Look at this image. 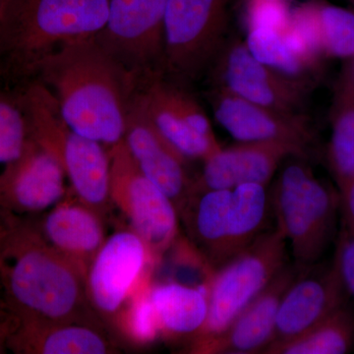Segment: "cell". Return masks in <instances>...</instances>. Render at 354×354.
I'll return each mask as SVG.
<instances>
[{"instance_id":"35","label":"cell","mask_w":354,"mask_h":354,"mask_svg":"<svg viewBox=\"0 0 354 354\" xmlns=\"http://www.w3.org/2000/svg\"><path fill=\"white\" fill-rule=\"evenodd\" d=\"M349 2H351V4H353L354 7V0H348Z\"/></svg>"},{"instance_id":"12","label":"cell","mask_w":354,"mask_h":354,"mask_svg":"<svg viewBox=\"0 0 354 354\" xmlns=\"http://www.w3.org/2000/svg\"><path fill=\"white\" fill-rule=\"evenodd\" d=\"M209 70L214 73L215 86L283 113H302L307 95L314 88L263 64L236 36L227 39Z\"/></svg>"},{"instance_id":"5","label":"cell","mask_w":354,"mask_h":354,"mask_svg":"<svg viewBox=\"0 0 354 354\" xmlns=\"http://www.w3.org/2000/svg\"><path fill=\"white\" fill-rule=\"evenodd\" d=\"M23 97L32 138L57 158L79 201L104 218L113 203L109 151L66 124L43 84L35 81L24 86Z\"/></svg>"},{"instance_id":"33","label":"cell","mask_w":354,"mask_h":354,"mask_svg":"<svg viewBox=\"0 0 354 354\" xmlns=\"http://www.w3.org/2000/svg\"><path fill=\"white\" fill-rule=\"evenodd\" d=\"M4 2L6 0H0V12H1L2 7H3Z\"/></svg>"},{"instance_id":"14","label":"cell","mask_w":354,"mask_h":354,"mask_svg":"<svg viewBox=\"0 0 354 354\" xmlns=\"http://www.w3.org/2000/svg\"><path fill=\"white\" fill-rule=\"evenodd\" d=\"M308 267L286 263L227 329L209 339L193 342L191 353L200 354L262 353L274 339L277 315L291 283Z\"/></svg>"},{"instance_id":"20","label":"cell","mask_w":354,"mask_h":354,"mask_svg":"<svg viewBox=\"0 0 354 354\" xmlns=\"http://www.w3.org/2000/svg\"><path fill=\"white\" fill-rule=\"evenodd\" d=\"M6 349L23 354H106L114 346L97 324L43 323L11 316Z\"/></svg>"},{"instance_id":"15","label":"cell","mask_w":354,"mask_h":354,"mask_svg":"<svg viewBox=\"0 0 354 354\" xmlns=\"http://www.w3.org/2000/svg\"><path fill=\"white\" fill-rule=\"evenodd\" d=\"M216 121L239 142H281L309 152L315 134L304 113L259 106L214 86L209 94Z\"/></svg>"},{"instance_id":"8","label":"cell","mask_w":354,"mask_h":354,"mask_svg":"<svg viewBox=\"0 0 354 354\" xmlns=\"http://www.w3.org/2000/svg\"><path fill=\"white\" fill-rule=\"evenodd\" d=\"M230 0H167L164 73L192 81L211 69L228 37Z\"/></svg>"},{"instance_id":"9","label":"cell","mask_w":354,"mask_h":354,"mask_svg":"<svg viewBox=\"0 0 354 354\" xmlns=\"http://www.w3.org/2000/svg\"><path fill=\"white\" fill-rule=\"evenodd\" d=\"M111 199L146 244L153 262L178 235V211L171 198L147 178L121 140L109 150Z\"/></svg>"},{"instance_id":"22","label":"cell","mask_w":354,"mask_h":354,"mask_svg":"<svg viewBox=\"0 0 354 354\" xmlns=\"http://www.w3.org/2000/svg\"><path fill=\"white\" fill-rule=\"evenodd\" d=\"M330 115L326 158L341 190L354 177V59L346 60L335 82Z\"/></svg>"},{"instance_id":"3","label":"cell","mask_w":354,"mask_h":354,"mask_svg":"<svg viewBox=\"0 0 354 354\" xmlns=\"http://www.w3.org/2000/svg\"><path fill=\"white\" fill-rule=\"evenodd\" d=\"M109 0H6L0 12V85L36 81L41 64L67 44L93 39Z\"/></svg>"},{"instance_id":"18","label":"cell","mask_w":354,"mask_h":354,"mask_svg":"<svg viewBox=\"0 0 354 354\" xmlns=\"http://www.w3.org/2000/svg\"><path fill=\"white\" fill-rule=\"evenodd\" d=\"M348 297L334 261L323 269H316L315 265L306 268L281 299L272 342L304 334L348 302Z\"/></svg>"},{"instance_id":"32","label":"cell","mask_w":354,"mask_h":354,"mask_svg":"<svg viewBox=\"0 0 354 354\" xmlns=\"http://www.w3.org/2000/svg\"><path fill=\"white\" fill-rule=\"evenodd\" d=\"M267 1L281 2V3H288V2L292 1V0H267Z\"/></svg>"},{"instance_id":"24","label":"cell","mask_w":354,"mask_h":354,"mask_svg":"<svg viewBox=\"0 0 354 354\" xmlns=\"http://www.w3.org/2000/svg\"><path fill=\"white\" fill-rule=\"evenodd\" d=\"M353 346L354 309L346 302L304 334L272 342L262 353L344 354Z\"/></svg>"},{"instance_id":"21","label":"cell","mask_w":354,"mask_h":354,"mask_svg":"<svg viewBox=\"0 0 354 354\" xmlns=\"http://www.w3.org/2000/svg\"><path fill=\"white\" fill-rule=\"evenodd\" d=\"M38 223L46 241L87 277L88 267L106 241L102 216L79 200L60 201Z\"/></svg>"},{"instance_id":"31","label":"cell","mask_w":354,"mask_h":354,"mask_svg":"<svg viewBox=\"0 0 354 354\" xmlns=\"http://www.w3.org/2000/svg\"><path fill=\"white\" fill-rule=\"evenodd\" d=\"M339 211L342 212V220L354 227V177L339 190Z\"/></svg>"},{"instance_id":"11","label":"cell","mask_w":354,"mask_h":354,"mask_svg":"<svg viewBox=\"0 0 354 354\" xmlns=\"http://www.w3.org/2000/svg\"><path fill=\"white\" fill-rule=\"evenodd\" d=\"M167 0H109L108 18L94 41L136 76L164 72Z\"/></svg>"},{"instance_id":"1","label":"cell","mask_w":354,"mask_h":354,"mask_svg":"<svg viewBox=\"0 0 354 354\" xmlns=\"http://www.w3.org/2000/svg\"><path fill=\"white\" fill-rule=\"evenodd\" d=\"M0 295L18 320L100 325L85 272L46 241L38 223L2 209Z\"/></svg>"},{"instance_id":"2","label":"cell","mask_w":354,"mask_h":354,"mask_svg":"<svg viewBox=\"0 0 354 354\" xmlns=\"http://www.w3.org/2000/svg\"><path fill=\"white\" fill-rule=\"evenodd\" d=\"M138 78L88 39L67 44L50 55L36 81L48 88L72 130L104 146H113L124 138Z\"/></svg>"},{"instance_id":"25","label":"cell","mask_w":354,"mask_h":354,"mask_svg":"<svg viewBox=\"0 0 354 354\" xmlns=\"http://www.w3.org/2000/svg\"><path fill=\"white\" fill-rule=\"evenodd\" d=\"M244 43L251 55L263 64L283 75L311 84L315 87L320 71L307 64L291 48L283 30L250 28L247 29Z\"/></svg>"},{"instance_id":"26","label":"cell","mask_w":354,"mask_h":354,"mask_svg":"<svg viewBox=\"0 0 354 354\" xmlns=\"http://www.w3.org/2000/svg\"><path fill=\"white\" fill-rule=\"evenodd\" d=\"M307 3L317 41L325 59H354V9L322 0H311Z\"/></svg>"},{"instance_id":"23","label":"cell","mask_w":354,"mask_h":354,"mask_svg":"<svg viewBox=\"0 0 354 354\" xmlns=\"http://www.w3.org/2000/svg\"><path fill=\"white\" fill-rule=\"evenodd\" d=\"M151 301L157 314L160 334L169 337L191 335L202 330L208 317L206 288H192L178 283L150 286Z\"/></svg>"},{"instance_id":"4","label":"cell","mask_w":354,"mask_h":354,"mask_svg":"<svg viewBox=\"0 0 354 354\" xmlns=\"http://www.w3.org/2000/svg\"><path fill=\"white\" fill-rule=\"evenodd\" d=\"M267 186L193 193L178 209L193 247L209 272L248 248L263 232L269 211Z\"/></svg>"},{"instance_id":"13","label":"cell","mask_w":354,"mask_h":354,"mask_svg":"<svg viewBox=\"0 0 354 354\" xmlns=\"http://www.w3.org/2000/svg\"><path fill=\"white\" fill-rule=\"evenodd\" d=\"M153 262L146 244L131 228L120 230L106 239L86 277L88 299L97 315H115L146 266Z\"/></svg>"},{"instance_id":"29","label":"cell","mask_w":354,"mask_h":354,"mask_svg":"<svg viewBox=\"0 0 354 354\" xmlns=\"http://www.w3.org/2000/svg\"><path fill=\"white\" fill-rule=\"evenodd\" d=\"M247 29L250 28H270L283 30L290 19V11L286 3L267 1V0H248Z\"/></svg>"},{"instance_id":"27","label":"cell","mask_w":354,"mask_h":354,"mask_svg":"<svg viewBox=\"0 0 354 354\" xmlns=\"http://www.w3.org/2000/svg\"><path fill=\"white\" fill-rule=\"evenodd\" d=\"M29 139L23 88L0 85V176L19 160Z\"/></svg>"},{"instance_id":"34","label":"cell","mask_w":354,"mask_h":354,"mask_svg":"<svg viewBox=\"0 0 354 354\" xmlns=\"http://www.w3.org/2000/svg\"><path fill=\"white\" fill-rule=\"evenodd\" d=\"M2 308V299H1V295H0V310Z\"/></svg>"},{"instance_id":"7","label":"cell","mask_w":354,"mask_h":354,"mask_svg":"<svg viewBox=\"0 0 354 354\" xmlns=\"http://www.w3.org/2000/svg\"><path fill=\"white\" fill-rule=\"evenodd\" d=\"M286 241L278 227L263 232L248 248L209 274V311L193 342L221 334L285 267Z\"/></svg>"},{"instance_id":"28","label":"cell","mask_w":354,"mask_h":354,"mask_svg":"<svg viewBox=\"0 0 354 354\" xmlns=\"http://www.w3.org/2000/svg\"><path fill=\"white\" fill-rule=\"evenodd\" d=\"M150 285H142L141 288L131 297L124 313L123 325L125 332L133 341L140 344H148L155 341L160 335L157 314L151 301Z\"/></svg>"},{"instance_id":"16","label":"cell","mask_w":354,"mask_h":354,"mask_svg":"<svg viewBox=\"0 0 354 354\" xmlns=\"http://www.w3.org/2000/svg\"><path fill=\"white\" fill-rule=\"evenodd\" d=\"M307 156L304 149L281 142H239L204 160L202 174L193 179L190 194L232 189L243 184L267 186L283 160Z\"/></svg>"},{"instance_id":"10","label":"cell","mask_w":354,"mask_h":354,"mask_svg":"<svg viewBox=\"0 0 354 354\" xmlns=\"http://www.w3.org/2000/svg\"><path fill=\"white\" fill-rule=\"evenodd\" d=\"M132 100L158 131L186 158L205 160L221 148L196 100L164 72L140 77Z\"/></svg>"},{"instance_id":"6","label":"cell","mask_w":354,"mask_h":354,"mask_svg":"<svg viewBox=\"0 0 354 354\" xmlns=\"http://www.w3.org/2000/svg\"><path fill=\"white\" fill-rule=\"evenodd\" d=\"M305 160L290 158L272 186L270 201L295 264L311 267L335 239L341 201L339 193L317 178Z\"/></svg>"},{"instance_id":"30","label":"cell","mask_w":354,"mask_h":354,"mask_svg":"<svg viewBox=\"0 0 354 354\" xmlns=\"http://www.w3.org/2000/svg\"><path fill=\"white\" fill-rule=\"evenodd\" d=\"M333 261L337 265L346 292L354 298V227L342 220Z\"/></svg>"},{"instance_id":"17","label":"cell","mask_w":354,"mask_h":354,"mask_svg":"<svg viewBox=\"0 0 354 354\" xmlns=\"http://www.w3.org/2000/svg\"><path fill=\"white\" fill-rule=\"evenodd\" d=\"M65 177L57 158L30 134L23 155L0 176V209L28 216L51 208L65 196Z\"/></svg>"},{"instance_id":"19","label":"cell","mask_w":354,"mask_h":354,"mask_svg":"<svg viewBox=\"0 0 354 354\" xmlns=\"http://www.w3.org/2000/svg\"><path fill=\"white\" fill-rule=\"evenodd\" d=\"M123 140L141 171L171 198L178 211L192 187L193 179L185 169L187 158L162 137L133 100Z\"/></svg>"}]
</instances>
